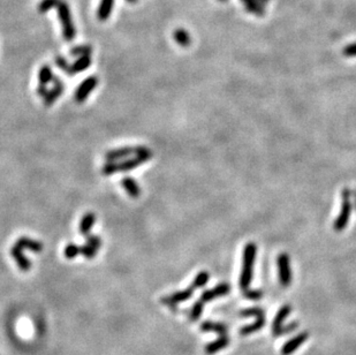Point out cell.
<instances>
[{
  "label": "cell",
  "instance_id": "6da1fadb",
  "mask_svg": "<svg viewBox=\"0 0 356 355\" xmlns=\"http://www.w3.org/2000/svg\"><path fill=\"white\" fill-rule=\"evenodd\" d=\"M58 7L59 9V17L64 28V36L67 41H72V38L75 37V27L73 24L72 17H70V12L68 6L65 1L61 0H43L42 4L39 5V11L45 12L51 7Z\"/></svg>",
  "mask_w": 356,
  "mask_h": 355
},
{
  "label": "cell",
  "instance_id": "7a4b0ae2",
  "mask_svg": "<svg viewBox=\"0 0 356 355\" xmlns=\"http://www.w3.org/2000/svg\"><path fill=\"white\" fill-rule=\"evenodd\" d=\"M257 247L254 242L247 243L243 251V264L240 276V287L242 291L249 289L251 279H253V267L256 257Z\"/></svg>",
  "mask_w": 356,
  "mask_h": 355
},
{
  "label": "cell",
  "instance_id": "3957f363",
  "mask_svg": "<svg viewBox=\"0 0 356 355\" xmlns=\"http://www.w3.org/2000/svg\"><path fill=\"white\" fill-rule=\"evenodd\" d=\"M352 209V191L348 188H345L342 190V208L338 218L336 219V221H334V230L340 232V231H342L347 226L349 218H351Z\"/></svg>",
  "mask_w": 356,
  "mask_h": 355
},
{
  "label": "cell",
  "instance_id": "277c9868",
  "mask_svg": "<svg viewBox=\"0 0 356 355\" xmlns=\"http://www.w3.org/2000/svg\"><path fill=\"white\" fill-rule=\"evenodd\" d=\"M279 269V280L284 287L288 286L291 282V271L290 265V257L287 254H280L277 260Z\"/></svg>",
  "mask_w": 356,
  "mask_h": 355
},
{
  "label": "cell",
  "instance_id": "5b68a950",
  "mask_svg": "<svg viewBox=\"0 0 356 355\" xmlns=\"http://www.w3.org/2000/svg\"><path fill=\"white\" fill-rule=\"evenodd\" d=\"M194 291H195L194 287L190 286L187 289H185V291L177 292V293H174V294H172L171 296H167V298L162 299V304H168L171 308L174 307V309H176L177 304H179V302H182V301L189 300V299L192 298V295H193V293H194Z\"/></svg>",
  "mask_w": 356,
  "mask_h": 355
},
{
  "label": "cell",
  "instance_id": "8992f818",
  "mask_svg": "<svg viewBox=\"0 0 356 355\" xmlns=\"http://www.w3.org/2000/svg\"><path fill=\"white\" fill-rule=\"evenodd\" d=\"M309 338V333L305 331L301 332L299 335L295 336L294 338H291V340H288L286 344L284 345L281 348V355H291L299 348L303 342L307 341V339Z\"/></svg>",
  "mask_w": 356,
  "mask_h": 355
},
{
  "label": "cell",
  "instance_id": "52a82bcc",
  "mask_svg": "<svg viewBox=\"0 0 356 355\" xmlns=\"http://www.w3.org/2000/svg\"><path fill=\"white\" fill-rule=\"evenodd\" d=\"M229 291H231V286H229L228 284L223 283V284H220V285H217L212 289L205 291L203 294L201 295V299H199V300L205 304V302L212 301V300H214V299L219 298V296L226 295Z\"/></svg>",
  "mask_w": 356,
  "mask_h": 355
},
{
  "label": "cell",
  "instance_id": "ba28073f",
  "mask_svg": "<svg viewBox=\"0 0 356 355\" xmlns=\"http://www.w3.org/2000/svg\"><path fill=\"white\" fill-rule=\"evenodd\" d=\"M97 83H98V80L97 78H95V76H91V78L85 80V81L82 83L81 85H80L78 91H76V96H75L76 101L82 103V101H85V98L88 97L89 94H90V92L93 91L95 88H96Z\"/></svg>",
  "mask_w": 356,
  "mask_h": 355
},
{
  "label": "cell",
  "instance_id": "9c48e42d",
  "mask_svg": "<svg viewBox=\"0 0 356 355\" xmlns=\"http://www.w3.org/2000/svg\"><path fill=\"white\" fill-rule=\"evenodd\" d=\"M100 246H102V242H100V240L97 237H88L87 246L80 248V253H82L87 258H93L97 254L98 248Z\"/></svg>",
  "mask_w": 356,
  "mask_h": 355
},
{
  "label": "cell",
  "instance_id": "30bf717a",
  "mask_svg": "<svg viewBox=\"0 0 356 355\" xmlns=\"http://www.w3.org/2000/svg\"><path fill=\"white\" fill-rule=\"evenodd\" d=\"M228 345H229V338L227 337V336H220V337L216 339L214 341L209 342L207 346L204 347V351L208 355H213L216 354L217 352L226 348Z\"/></svg>",
  "mask_w": 356,
  "mask_h": 355
},
{
  "label": "cell",
  "instance_id": "8fae6325",
  "mask_svg": "<svg viewBox=\"0 0 356 355\" xmlns=\"http://www.w3.org/2000/svg\"><path fill=\"white\" fill-rule=\"evenodd\" d=\"M291 307L290 304L282 305L280 309H279L277 315H275V320H273V323H272V332L277 331V330L279 328H281L282 323H284L285 320L287 319V316L291 314Z\"/></svg>",
  "mask_w": 356,
  "mask_h": 355
},
{
  "label": "cell",
  "instance_id": "7c38bea8",
  "mask_svg": "<svg viewBox=\"0 0 356 355\" xmlns=\"http://www.w3.org/2000/svg\"><path fill=\"white\" fill-rule=\"evenodd\" d=\"M12 255H13V257L15 258V261H16V263L20 267L21 270L24 271V272H26V271H29L32 264H30L28 258L24 257V255L22 254V248H20L19 246L15 245L14 248L12 249Z\"/></svg>",
  "mask_w": 356,
  "mask_h": 355
},
{
  "label": "cell",
  "instance_id": "4fadbf2b",
  "mask_svg": "<svg viewBox=\"0 0 356 355\" xmlns=\"http://www.w3.org/2000/svg\"><path fill=\"white\" fill-rule=\"evenodd\" d=\"M199 329L204 332H216L219 336H226L227 333V326L224 323L204 322L201 324Z\"/></svg>",
  "mask_w": 356,
  "mask_h": 355
},
{
  "label": "cell",
  "instance_id": "5bb4252c",
  "mask_svg": "<svg viewBox=\"0 0 356 355\" xmlns=\"http://www.w3.org/2000/svg\"><path fill=\"white\" fill-rule=\"evenodd\" d=\"M122 186H124L125 190L127 191V193L130 195V197H133V199H137V197L140 196L141 189L139 185H137V182L135 181L134 179L125 178L124 180H122Z\"/></svg>",
  "mask_w": 356,
  "mask_h": 355
},
{
  "label": "cell",
  "instance_id": "9a60e30c",
  "mask_svg": "<svg viewBox=\"0 0 356 355\" xmlns=\"http://www.w3.org/2000/svg\"><path fill=\"white\" fill-rule=\"evenodd\" d=\"M135 152V149L133 148H124V149H116L113 150L111 152H107L105 158L109 162H114V160L118 159H124L125 157L131 155V153Z\"/></svg>",
  "mask_w": 356,
  "mask_h": 355
},
{
  "label": "cell",
  "instance_id": "2e32d148",
  "mask_svg": "<svg viewBox=\"0 0 356 355\" xmlns=\"http://www.w3.org/2000/svg\"><path fill=\"white\" fill-rule=\"evenodd\" d=\"M90 63H91V59L89 58V55H83V57H80V59L76 61L74 66H72V67L67 66V68L65 70L68 74L79 73V72H81V70L87 69Z\"/></svg>",
  "mask_w": 356,
  "mask_h": 355
},
{
  "label": "cell",
  "instance_id": "e0dca14e",
  "mask_svg": "<svg viewBox=\"0 0 356 355\" xmlns=\"http://www.w3.org/2000/svg\"><path fill=\"white\" fill-rule=\"evenodd\" d=\"M264 324H265V319H264V317H262V319H257L256 322L250 324V325H245L243 328H241L240 330L241 336H248L251 335L253 332L259 331V330L264 326Z\"/></svg>",
  "mask_w": 356,
  "mask_h": 355
},
{
  "label": "cell",
  "instance_id": "ac0fdd59",
  "mask_svg": "<svg viewBox=\"0 0 356 355\" xmlns=\"http://www.w3.org/2000/svg\"><path fill=\"white\" fill-rule=\"evenodd\" d=\"M16 245L21 247V248L32 249V251L35 253H41V251L43 249V246L41 242L33 241V240L27 239V237H22V239H20L19 241L16 242Z\"/></svg>",
  "mask_w": 356,
  "mask_h": 355
},
{
  "label": "cell",
  "instance_id": "d6986e66",
  "mask_svg": "<svg viewBox=\"0 0 356 355\" xmlns=\"http://www.w3.org/2000/svg\"><path fill=\"white\" fill-rule=\"evenodd\" d=\"M113 2H114V0H102L99 9H98V17L100 20H106L110 17L113 7Z\"/></svg>",
  "mask_w": 356,
  "mask_h": 355
},
{
  "label": "cell",
  "instance_id": "ffe728a7",
  "mask_svg": "<svg viewBox=\"0 0 356 355\" xmlns=\"http://www.w3.org/2000/svg\"><path fill=\"white\" fill-rule=\"evenodd\" d=\"M95 220H96V217H95L94 214L85 215L81 219V224H80V232H81V234H88L90 228L94 226Z\"/></svg>",
  "mask_w": 356,
  "mask_h": 355
},
{
  "label": "cell",
  "instance_id": "44dd1931",
  "mask_svg": "<svg viewBox=\"0 0 356 355\" xmlns=\"http://www.w3.org/2000/svg\"><path fill=\"white\" fill-rule=\"evenodd\" d=\"M61 91H63V85H61L60 81H57V85L53 88V90H51L50 92H47V94H45L44 103L47 104L48 106L49 105H51L58 97H59Z\"/></svg>",
  "mask_w": 356,
  "mask_h": 355
},
{
  "label": "cell",
  "instance_id": "7402d4cb",
  "mask_svg": "<svg viewBox=\"0 0 356 355\" xmlns=\"http://www.w3.org/2000/svg\"><path fill=\"white\" fill-rule=\"evenodd\" d=\"M52 80H53V75H52L51 69L49 68V66H43L39 72V88H45V85Z\"/></svg>",
  "mask_w": 356,
  "mask_h": 355
},
{
  "label": "cell",
  "instance_id": "603a6c76",
  "mask_svg": "<svg viewBox=\"0 0 356 355\" xmlns=\"http://www.w3.org/2000/svg\"><path fill=\"white\" fill-rule=\"evenodd\" d=\"M203 309H204V302H202L201 300L196 301L194 305H193L192 310H190L189 320L192 321V322H196V321H198L202 313H203Z\"/></svg>",
  "mask_w": 356,
  "mask_h": 355
},
{
  "label": "cell",
  "instance_id": "cb8c5ba5",
  "mask_svg": "<svg viewBox=\"0 0 356 355\" xmlns=\"http://www.w3.org/2000/svg\"><path fill=\"white\" fill-rule=\"evenodd\" d=\"M209 278H210V274H209V272H207V271H202V272H199L197 276H196V278L194 279V283L192 284V286L194 287V288H199V287H203L207 285V283L209 282Z\"/></svg>",
  "mask_w": 356,
  "mask_h": 355
},
{
  "label": "cell",
  "instance_id": "d4e9b609",
  "mask_svg": "<svg viewBox=\"0 0 356 355\" xmlns=\"http://www.w3.org/2000/svg\"><path fill=\"white\" fill-rule=\"evenodd\" d=\"M240 315L242 317H256L257 319H262L264 317V310L260 309L259 307H254V308H249V309H244L242 310Z\"/></svg>",
  "mask_w": 356,
  "mask_h": 355
},
{
  "label": "cell",
  "instance_id": "484cf974",
  "mask_svg": "<svg viewBox=\"0 0 356 355\" xmlns=\"http://www.w3.org/2000/svg\"><path fill=\"white\" fill-rule=\"evenodd\" d=\"M297 326H299V323L297 322H293L285 326L282 325L281 328H279L277 330V331L273 332V336H275V337H281V336L287 335V333H290L291 331H295V330L297 329Z\"/></svg>",
  "mask_w": 356,
  "mask_h": 355
},
{
  "label": "cell",
  "instance_id": "4316f807",
  "mask_svg": "<svg viewBox=\"0 0 356 355\" xmlns=\"http://www.w3.org/2000/svg\"><path fill=\"white\" fill-rule=\"evenodd\" d=\"M243 295L245 299H249V300H259L262 299L263 292L259 289H247V291H243Z\"/></svg>",
  "mask_w": 356,
  "mask_h": 355
},
{
  "label": "cell",
  "instance_id": "83f0119b",
  "mask_svg": "<svg viewBox=\"0 0 356 355\" xmlns=\"http://www.w3.org/2000/svg\"><path fill=\"white\" fill-rule=\"evenodd\" d=\"M174 37H176L177 42L179 43L181 45H188L189 44V37L187 35L186 32H182V30H178V32L174 34Z\"/></svg>",
  "mask_w": 356,
  "mask_h": 355
},
{
  "label": "cell",
  "instance_id": "f1b7e54d",
  "mask_svg": "<svg viewBox=\"0 0 356 355\" xmlns=\"http://www.w3.org/2000/svg\"><path fill=\"white\" fill-rule=\"evenodd\" d=\"M80 253V248L75 245H68L65 249V256L67 258H74Z\"/></svg>",
  "mask_w": 356,
  "mask_h": 355
},
{
  "label": "cell",
  "instance_id": "f546056e",
  "mask_svg": "<svg viewBox=\"0 0 356 355\" xmlns=\"http://www.w3.org/2000/svg\"><path fill=\"white\" fill-rule=\"evenodd\" d=\"M90 51L91 50L89 48H76L74 51H72V54L80 55V57H83V55H89Z\"/></svg>",
  "mask_w": 356,
  "mask_h": 355
},
{
  "label": "cell",
  "instance_id": "4dcf8cb0",
  "mask_svg": "<svg viewBox=\"0 0 356 355\" xmlns=\"http://www.w3.org/2000/svg\"><path fill=\"white\" fill-rule=\"evenodd\" d=\"M345 54H347V55H355L356 54V45L351 46V48L346 49V50H345Z\"/></svg>",
  "mask_w": 356,
  "mask_h": 355
},
{
  "label": "cell",
  "instance_id": "1f68e13d",
  "mask_svg": "<svg viewBox=\"0 0 356 355\" xmlns=\"http://www.w3.org/2000/svg\"><path fill=\"white\" fill-rule=\"evenodd\" d=\"M129 1H131V2H134V1H136V0H129Z\"/></svg>",
  "mask_w": 356,
  "mask_h": 355
}]
</instances>
